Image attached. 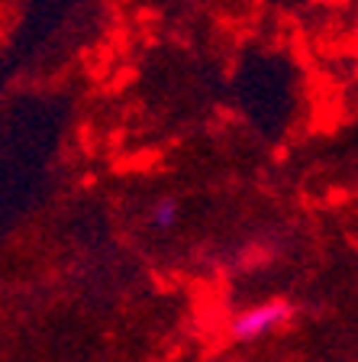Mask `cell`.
<instances>
[{"mask_svg": "<svg viewBox=\"0 0 358 362\" xmlns=\"http://www.w3.org/2000/svg\"><path fill=\"white\" fill-rule=\"evenodd\" d=\"M294 320V304L291 301H261V304H252V308L239 310L236 317L229 320V337L236 343H261V339L275 337L278 330Z\"/></svg>", "mask_w": 358, "mask_h": 362, "instance_id": "6da1fadb", "label": "cell"}, {"mask_svg": "<svg viewBox=\"0 0 358 362\" xmlns=\"http://www.w3.org/2000/svg\"><path fill=\"white\" fill-rule=\"evenodd\" d=\"M181 220V204L174 197H158L149 207V226L152 230H172Z\"/></svg>", "mask_w": 358, "mask_h": 362, "instance_id": "7a4b0ae2", "label": "cell"}]
</instances>
